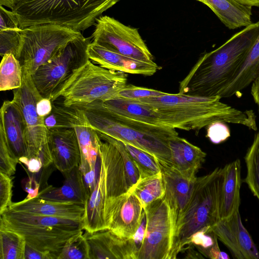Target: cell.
Segmentation results:
<instances>
[{"label":"cell","instance_id":"obj_52","mask_svg":"<svg viewBox=\"0 0 259 259\" xmlns=\"http://www.w3.org/2000/svg\"><path fill=\"white\" fill-rule=\"evenodd\" d=\"M23 0H0V6L12 9Z\"/></svg>","mask_w":259,"mask_h":259},{"label":"cell","instance_id":"obj_19","mask_svg":"<svg viewBox=\"0 0 259 259\" xmlns=\"http://www.w3.org/2000/svg\"><path fill=\"white\" fill-rule=\"evenodd\" d=\"M158 162L164 184L163 197L169 205L177 223L191 198L196 180L187 179L170 164L159 160Z\"/></svg>","mask_w":259,"mask_h":259},{"label":"cell","instance_id":"obj_48","mask_svg":"<svg viewBox=\"0 0 259 259\" xmlns=\"http://www.w3.org/2000/svg\"><path fill=\"white\" fill-rule=\"evenodd\" d=\"M25 191L28 193L26 198L30 199L37 196L39 193V184L36 182L33 176L29 177L24 184Z\"/></svg>","mask_w":259,"mask_h":259},{"label":"cell","instance_id":"obj_11","mask_svg":"<svg viewBox=\"0 0 259 259\" xmlns=\"http://www.w3.org/2000/svg\"><path fill=\"white\" fill-rule=\"evenodd\" d=\"M99 136V153L105 171L107 201L129 192L140 180V175L122 142Z\"/></svg>","mask_w":259,"mask_h":259},{"label":"cell","instance_id":"obj_49","mask_svg":"<svg viewBox=\"0 0 259 259\" xmlns=\"http://www.w3.org/2000/svg\"><path fill=\"white\" fill-rule=\"evenodd\" d=\"M25 259H50V257L47 254L26 244L25 250Z\"/></svg>","mask_w":259,"mask_h":259},{"label":"cell","instance_id":"obj_20","mask_svg":"<svg viewBox=\"0 0 259 259\" xmlns=\"http://www.w3.org/2000/svg\"><path fill=\"white\" fill-rule=\"evenodd\" d=\"M71 126L76 133L80 152L79 168L81 172L92 169L100 156V138L88 123L83 111L75 107H68Z\"/></svg>","mask_w":259,"mask_h":259},{"label":"cell","instance_id":"obj_6","mask_svg":"<svg viewBox=\"0 0 259 259\" xmlns=\"http://www.w3.org/2000/svg\"><path fill=\"white\" fill-rule=\"evenodd\" d=\"M0 226L22 235L27 245L58 259L67 241L82 231L83 220L38 215L8 208L0 214Z\"/></svg>","mask_w":259,"mask_h":259},{"label":"cell","instance_id":"obj_30","mask_svg":"<svg viewBox=\"0 0 259 259\" xmlns=\"http://www.w3.org/2000/svg\"><path fill=\"white\" fill-rule=\"evenodd\" d=\"M130 191L138 198L143 208L152 202L162 198L165 187L161 172L140 180Z\"/></svg>","mask_w":259,"mask_h":259},{"label":"cell","instance_id":"obj_29","mask_svg":"<svg viewBox=\"0 0 259 259\" xmlns=\"http://www.w3.org/2000/svg\"><path fill=\"white\" fill-rule=\"evenodd\" d=\"M259 74V34L248 52L237 75L224 91L221 98L230 97L240 92Z\"/></svg>","mask_w":259,"mask_h":259},{"label":"cell","instance_id":"obj_44","mask_svg":"<svg viewBox=\"0 0 259 259\" xmlns=\"http://www.w3.org/2000/svg\"><path fill=\"white\" fill-rule=\"evenodd\" d=\"M0 30L20 28L14 13L3 6H0Z\"/></svg>","mask_w":259,"mask_h":259},{"label":"cell","instance_id":"obj_23","mask_svg":"<svg viewBox=\"0 0 259 259\" xmlns=\"http://www.w3.org/2000/svg\"><path fill=\"white\" fill-rule=\"evenodd\" d=\"M171 165L187 179L194 181L196 174L205 161L206 153L179 136L169 142Z\"/></svg>","mask_w":259,"mask_h":259},{"label":"cell","instance_id":"obj_2","mask_svg":"<svg viewBox=\"0 0 259 259\" xmlns=\"http://www.w3.org/2000/svg\"><path fill=\"white\" fill-rule=\"evenodd\" d=\"M221 98L169 94L138 100L153 107L160 114L162 125L185 131H199L221 121L241 124L257 131L252 110L241 111L221 101Z\"/></svg>","mask_w":259,"mask_h":259},{"label":"cell","instance_id":"obj_53","mask_svg":"<svg viewBox=\"0 0 259 259\" xmlns=\"http://www.w3.org/2000/svg\"><path fill=\"white\" fill-rule=\"evenodd\" d=\"M241 4L250 6L259 7V0H235Z\"/></svg>","mask_w":259,"mask_h":259},{"label":"cell","instance_id":"obj_36","mask_svg":"<svg viewBox=\"0 0 259 259\" xmlns=\"http://www.w3.org/2000/svg\"><path fill=\"white\" fill-rule=\"evenodd\" d=\"M58 259H89V249L82 231L66 242Z\"/></svg>","mask_w":259,"mask_h":259},{"label":"cell","instance_id":"obj_25","mask_svg":"<svg viewBox=\"0 0 259 259\" xmlns=\"http://www.w3.org/2000/svg\"><path fill=\"white\" fill-rule=\"evenodd\" d=\"M106 202L105 171L101 160L100 179L84 205L85 212L83 219V229L92 233L106 230L105 208Z\"/></svg>","mask_w":259,"mask_h":259},{"label":"cell","instance_id":"obj_13","mask_svg":"<svg viewBox=\"0 0 259 259\" xmlns=\"http://www.w3.org/2000/svg\"><path fill=\"white\" fill-rule=\"evenodd\" d=\"M92 37L93 42L124 56L144 61H153V55L138 29L114 18L100 16Z\"/></svg>","mask_w":259,"mask_h":259},{"label":"cell","instance_id":"obj_17","mask_svg":"<svg viewBox=\"0 0 259 259\" xmlns=\"http://www.w3.org/2000/svg\"><path fill=\"white\" fill-rule=\"evenodd\" d=\"M87 52L89 59L104 68L125 73L152 76L159 66L153 61L135 59L109 50L94 42H90Z\"/></svg>","mask_w":259,"mask_h":259},{"label":"cell","instance_id":"obj_33","mask_svg":"<svg viewBox=\"0 0 259 259\" xmlns=\"http://www.w3.org/2000/svg\"><path fill=\"white\" fill-rule=\"evenodd\" d=\"M26 245L22 235L0 226V259H25Z\"/></svg>","mask_w":259,"mask_h":259},{"label":"cell","instance_id":"obj_9","mask_svg":"<svg viewBox=\"0 0 259 259\" xmlns=\"http://www.w3.org/2000/svg\"><path fill=\"white\" fill-rule=\"evenodd\" d=\"M80 32L55 24L30 26L21 30L22 46L18 60L23 72L32 74Z\"/></svg>","mask_w":259,"mask_h":259},{"label":"cell","instance_id":"obj_50","mask_svg":"<svg viewBox=\"0 0 259 259\" xmlns=\"http://www.w3.org/2000/svg\"><path fill=\"white\" fill-rule=\"evenodd\" d=\"M187 245L188 246L186 248H184L183 251H185V256L184 258H203L204 257L201 255L200 253L196 251L194 249V246L192 244H189Z\"/></svg>","mask_w":259,"mask_h":259},{"label":"cell","instance_id":"obj_7","mask_svg":"<svg viewBox=\"0 0 259 259\" xmlns=\"http://www.w3.org/2000/svg\"><path fill=\"white\" fill-rule=\"evenodd\" d=\"M126 74L107 69L89 59L65 82L53 102L61 98L62 105L71 107L110 100L127 84Z\"/></svg>","mask_w":259,"mask_h":259},{"label":"cell","instance_id":"obj_28","mask_svg":"<svg viewBox=\"0 0 259 259\" xmlns=\"http://www.w3.org/2000/svg\"><path fill=\"white\" fill-rule=\"evenodd\" d=\"M225 178L222 190L220 219L229 217L240 206L241 184V162L239 159L226 164Z\"/></svg>","mask_w":259,"mask_h":259},{"label":"cell","instance_id":"obj_45","mask_svg":"<svg viewBox=\"0 0 259 259\" xmlns=\"http://www.w3.org/2000/svg\"><path fill=\"white\" fill-rule=\"evenodd\" d=\"M146 228V215L145 211L143 209L141 223L139 228H138L136 232L132 238L133 241L134 245L138 252V255L139 251L142 246L143 241L145 237V232Z\"/></svg>","mask_w":259,"mask_h":259},{"label":"cell","instance_id":"obj_32","mask_svg":"<svg viewBox=\"0 0 259 259\" xmlns=\"http://www.w3.org/2000/svg\"><path fill=\"white\" fill-rule=\"evenodd\" d=\"M0 64V90L19 88L22 83L23 71L19 61L12 54L2 57Z\"/></svg>","mask_w":259,"mask_h":259},{"label":"cell","instance_id":"obj_51","mask_svg":"<svg viewBox=\"0 0 259 259\" xmlns=\"http://www.w3.org/2000/svg\"><path fill=\"white\" fill-rule=\"evenodd\" d=\"M251 94L254 102L259 107V74L252 81Z\"/></svg>","mask_w":259,"mask_h":259},{"label":"cell","instance_id":"obj_8","mask_svg":"<svg viewBox=\"0 0 259 259\" xmlns=\"http://www.w3.org/2000/svg\"><path fill=\"white\" fill-rule=\"evenodd\" d=\"M90 39L81 34L70 40L31 75L43 98L53 102L65 82L89 60L87 49Z\"/></svg>","mask_w":259,"mask_h":259},{"label":"cell","instance_id":"obj_10","mask_svg":"<svg viewBox=\"0 0 259 259\" xmlns=\"http://www.w3.org/2000/svg\"><path fill=\"white\" fill-rule=\"evenodd\" d=\"M13 100L19 106L26 129L27 157H38L44 168L53 164L48 142V130L44 118L37 112V102L42 98L33 82L31 74L23 72L21 86L14 90Z\"/></svg>","mask_w":259,"mask_h":259},{"label":"cell","instance_id":"obj_1","mask_svg":"<svg viewBox=\"0 0 259 259\" xmlns=\"http://www.w3.org/2000/svg\"><path fill=\"white\" fill-rule=\"evenodd\" d=\"M259 34V20L245 27L216 49L202 55L180 82L181 94L221 95L232 82Z\"/></svg>","mask_w":259,"mask_h":259},{"label":"cell","instance_id":"obj_12","mask_svg":"<svg viewBox=\"0 0 259 259\" xmlns=\"http://www.w3.org/2000/svg\"><path fill=\"white\" fill-rule=\"evenodd\" d=\"M143 209L146 228L137 259H169L176 223L169 205L163 197Z\"/></svg>","mask_w":259,"mask_h":259},{"label":"cell","instance_id":"obj_16","mask_svg":"<svg viewBox=\"0 0 259 259\" xmlns=\"http://www.w3.org/2000/svg\"><path fill=\"white\" fill-rule=\"evenodd\" d=\"M89 249V259H137L132 238L119 237L106 229L84 234Z\"/></svg>","mask_w":259,"mask_h":259},{"label":"cell","instance_id":"obj_22","mask_svg":"<svg viewBox=\"0 0 259 259\" xmlns=\"http://www.w3.org/2000/svg\"><path fill=\"white\" fill-rule=\"evenodd\" d=\"M8 208L49 217L83 220L84 205L59 202L42 199L38 196L12 202Z\"/></svg>","mask_w":259,"mask_h":259},{"label":"cell","instance_id":"obj_4","mask_svg":"<svg viewBox=\"0 0 259 259\" xmlns=\"http://www.w3.org/2000/svg\"><path fill=\"white\" fill-rule=\"evenodd\" d=\"M120 0H23L11 9L22 29L55 24L80 32Z\"/></svg>","mask_w":259,"mask_h":259},{"label":"cell","instance_id":"obj_47","mask_svg":"<svg viewBox=\"0 0 259 259\" xmlns=\"http://www.w3.org/2000/svg\"><path fill=\"white\" fill-rule=\"evenodd\" d=\"M52 108L53 102L49 99L42 97L37 102V113L44 118L51 112Z\"/></svg>","mask_w":259,"mask_h":259},{"label":"cell","instance_id":"obj_42","mask_svg":"<svg viewBox=\"0 0 259 259\" xmlns=\"http://www.w3.org/2000/svg\"><path fill=\"white\" fill-rule=\"evenodd\" d=\"M227 123L217 121L206 127V137L213 144H218L227 140L231 135L230 130Z\"/></svg>","mask_w":259,"mask_h":259},{"label":"cell","instance_id":"obj_31","mask_svg":"<svg viewBox=\"0 0 259 259\" xmlns=\"http://www.w3.org/2000/svg\"><path fill=\"white\" fill-rule=\"evenodd\" d=\"M218 237L209 228L197 231L190 237L189 244H192L205 257L211 259H229L228 254L220 249Z\"/></svg>","mask_w":259,"mask_h":259},{"label":"cell","instance_id":"obj_43","mask_svg":"<svg viewBox=\"0 0 259 259\" xmlns=\"http://www.w3.org/2000/svg\"><path fill=\"white\" fill-rule=\"evenodd\" d=\"M101 170V158L100 155L94 167L92 169L82 172L83 182L88 197L99 181Z\"/></svg>","mask_w":259,"mask_h":259},{"label":"cell","instance_id":"obj_24","mask_svg":"<svg viewBox=\"0 0 259 259\" xmlns=\"http://www.w3.org/2000/svg\"><path fill=\"white\" fill-rule=\"evenodd\" d=\"M63 175L65 179L62 186H46L39 192L37 196L44 199L56 202L85 205L88 196L79 166L63 174Z\"/></svg>","mask_w":259,"mask_h":259},{"label":"cell","instance_id":"obj_37","mask_svg":"<svg viewBox=\"0 0 259 259\" xmlns=\"http://www.w3.org/2000/svg\"><path fill=\"white\" fill-rule=\"evenodd\" d=\"M20 28L0 30V55L11 54L17 59L22 46Z\"/></svg>","mask_w":259,"mask_h":259},{"label":"cell","instance_id":"obj_14","mask_svg":"<svg viewBox=\"0 0 259 259\" xmlns=\"http://www.w3.org/2000/svg\"><path fill=\"white\" fill-rule=\"evenodd\" d=\"M143 207L138 198L129 191L106 202L105 225L120 237L132 238L139 228Z\"/></svg>","mask_w":259,"mask_h":259},{"label":"cell","instance_id":"obj_46","mask_svg":"<svg viewBox=\"0 0 259 259\" xmlns=\"http://www.w3.org/2000/svg\"><path fill=\"white\" fill-rule=\"evenodd\" d=\"M19 162L23 163L27 170L33 174L39 172L41 168H44L42 160L38 157H23L19 159Z\"/></svg>","mask_w":259,"mask_h":259},{"label":"cell","instance_id":"obj_41","mask_svg":"<svg viewBox=\"0 0 259 259\" xmlns=\"http://www.w3.org/2000/svg\"><path fill=\"white\" fill-rule=\"evenodd\" d=\"M13 181L11 177L0 172V214L12 203Z\"/></svg>","mask_w":259,"mask_h":259},{"label":"cell","instance_id":"obj_5","mask_svg":"<svg viewBox=\"0 0 259 259\" xmlns=\"http://www.w3.org/2000/svg\"><path fill=\"white\" fill-rule=\"evenodd\" d=\"M225 167H217L196 178L191 198L176 223L169 259H175L198 231L210 229L220 220Z\"/></svg>","mask_w":259,"mask_h":259},{"label":"cell","instance_id":"obj_40","mask_svg":"<svg viewBox=\"0 0 259 259\" xmlns=\"http://www.w3.org/2000/svg\"><path fill=\"white\" fill-rule=\"evenodd\" d=\"M166 93L133 84H126L117 94V96L125 99L138 100L149 97H158Z\"/></svg>","mask_w":259,"mask_h":259},{"label":"cell","instance_id":"obj_34","mask_svg":"<svg viewBox=\"0 0 259 259\" xmlns=\"http://www.w3.org/2000/svg\"><path fill=\"white\" fill-rule=\"evenodd\" d=\"M247 172L243 181L259 201V132L244 157Z\"/></svg>","mask_w":259,"mask_h":259},{"label":"cell","instance_id":"obj_39","mask_svg":"<svg viewBox=\"0 0 259 259\" xmlns=\"http://www.w3.org/2000/svg\"><path fill=\"white\" fill-rule=\"evenodd\" d=\"M18 163L19 160L10 151L4 132L0 128V172L11 177L15 174Z\"/></svg>","mask_w":259,"mask_h":259},{"label":"cell","instance_id":"obj_15","mask_svg":"<svg viewBox=\"0 0 259 259\" xmlns=\"http://www.w3.org/2000/svg\"><path fill=\"white\" fill-rule=\"evenodd\" d=\"M239 209L229 217L220 220L209 230L227 246L234 258L259 259V252L242 223Z\"/></svg>","mask_w":259,"mask_h":259},{"label":"cell","instance_id":"obj_26","mask_svg":"<svg viewBox=\"0 0 259 259\" xmlns=\"http://www.w3.org/2000/svg\"><path fill=\"white\" fill-rule=\"evenodd\" d=\"M207 6L229 29L246 27L252 23V7L235 0H196Z\"/></svg>","mask_w":259,"mask_h":259},{"label":"cell","instance_id":"obj_3","mask_svg":"<svg viewBox=\"0 0 259 259\" xmlns=\"http://www.w3.org/2000/svg\"><path fill=\"white\" fill-rule=\"evenodd\" d=\"M75 107L83 111L89 124L98 133L129 144L171 164L169 142L179 136L175 128L124 117L108 109L102 101Z\"/></svg>","mask_w":259,"mask_h":259},{"label":"cell","instance_id":"obj_35","mask_svg":"<svg viewBox=\"0 0 259 259\" xmlns=\"http://www.w3.org/2000/svg\"><path fill=\"white\" fill-rule=\"evenodd\" d=\"M123 143L139 171L140 180L161 172L158 159L154 156L129 144Z\"/></svg>","mask_w":259,"mask_h":259},{"label":"cell","instance_id":"obj_27","mask_svg":"<svg viewBox=\"0 0 259 259\" xmlns=\"http://www.w3.org/2000/svg\"><path fill=\"white\" fill-rule=\"evenodd\" d=\"M103 103L108 109L124 117L151 124L163 125L159 113L150 105L138 100L116 96Z\"/></svg>","mask_w":259,"mask_h":259},{"label":"cell","instance_id":"obj_21","mask_svg":"<svg viewBox=\"0 0 259 259\" xmlns=\"http://www.w3.org/2000/svg\"><path fill=\"white\" fill-rule=\"evenodd\" d=\"M0 128L4 132L8 147L18 160L27 156L26 129L21 110L13 100L3 102L0 110Z\"/></svg>","mask_w":259,"mask_h":259},{"label":"cell","instance_id":"obj_38","mask_svg":"<svg viewBox=\"0 0 259 259\" xmlns=\"http://www.w3.org/2000/svg\"><path fill=\"white\" fill-rule=\"evenodd\" d=\"M44 121L48 130L72 127L70 123L68 107L63 105H56L54 102L51 112L45 117Z\"/></svg>","mask_w":259,"mask_h":259},{"label":"cell","instance_id":"obj_18","mask_svg":"<svg viewBox=\"0 0 259 259\" xmlns=\"http://www.w3.org/2000/svg\"><path fill=\"white\" fill-rule=\"evenodd\" d=\"M48 142L53 164L63 174L79 166L80 149L73 128L49 130Z\"/></svg>","mask_w":259,"mask_h":259}]
</instances>
